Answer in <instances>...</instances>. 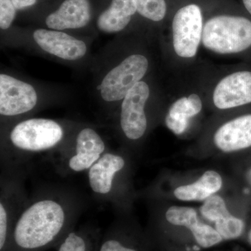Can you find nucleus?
<instances>
[{"mask_svg": "<svg viewBox=\"0 0 251 251\" xmlns=\"http://www.w3.org/2000/svg\"><path fill=\"white\" fill-rule=\"evenodd\" d=\"M76 208L69 195L55 191L27 201L15 223L6 251H45L56 248L74 229Z\"/></svg>", "mask_w": 251, "mask_h": 251, "instance_id": "f257e3e1", "label": "nucleus"}, {"mask_svg": "<svg viewBox=\"0 0 251 251\" xmlns=\"http://www.w3.org/2000/svg\"><path fill=\"white\" fill-rule=\"evenodd\" d=\"M202 40L206 49L217 53L242 52L251 46V22L238 16L211 18L203 28Z\"/></svg>", "mask_w": 251, "mask_h": 251, "instance_id": "f03ea898", "label": "nucleus"}, {"mask_svg": "<svg viewBox=\"0 0 251 251\" xmlns=\"http://www.w3.org/2000/svg\"><path fill=\"white\" fill-rule=\"evenodd\" d=\"M64 138L59 123L49 119L33 118L15 126L9 139L15 148L26 152H40L52 150Z\"/></svg>", "mask_w": 251, "mask_h": 251, "instance_id": "7ed1b4c3", "label": "nucleus"}, {"mask_svg": "<svg viewBox=\"0 0 251 251\" xmlns=\"http://www.w3.org/2000/svg\"><path fill=\"white\" fill-rule=\"evenodd\" d=\"M148 67V59L142 54L127 57L104 77L99 86L102 99L106 102L119 101L125 99L145 76Z\"/></svg>", "mask_w": 251, "mask_h": 251, "instance_id": "20e7f679", "label": "nucleus"}, {"mask_svg": "<svg viewBox=\"0 0 251 251\" xmlns=\"http://www.w3.org/2000/svg\"><path fill=\"white\" fill-rule=\"evenodd\" d=\"M173 45L179 57L190 58L197 53L202 36V16L199 6L190 4L175 14L173 23Z\"/></svg>", "mask_w": 251, "mask_h": 251, "instance_id": "39448f33", "label": "nucleus"}, {"mask_svg": "<svg viewBox=\"0 0 251 251\" xmlns=\"http://www.w3.org/2000/svg\"><path fill=\"white\" fill-rule=\"evenodd\" d=\"M150 97V88L146 82L140 81L126 95L122 104L120 125L124 133L130 140H138L148 128L145 112Z\"/></svg>", "mask_w": 251, "mask_h": 251, "instance_id": "423d86ee", "label": "nucleus"}, {"mask_svg": "<svg viewBox=\"0 0 251 251\" xmlns=\"http://www.w3.org/2000/svg\"><path fill=\"white\" fill-rule=\"evenodd\" d=\"M37 94L27 82L1 74L0 75V114L14 117L33 110L37 103Z\"/></svg>", "mask_w": 251, "mask_h": 251, "instance_id": "0eeeda50", "label": "nucleus"}, {"mask_svg": "<svg viewBox=\"0 0 251 251\" xmlns=\"http://www.w3.org/2000/svg\"><path fill=\"white\" fill-rule=\"evenodd\" d=\"M213 99L223 110L251 103V72L234 73L224 77L216 86Z\"/></svg>", "mask_w": 251, "mask_h": 251, "instance_id": "6e6552de", "label": "nucleus"}, {"mask_svg": "<svg viewBox=\"0 0 251 251\" xmlns=\"http://www.w3.org/2000/svg\"><path fill=\"white\" fill-rule=\"evenodd\" d=\"M33 37L41 49L65 60H77L87 52L85 42L62 31L36 29Z\"/></svg>", "mask_w": 251, "mask_h": 251, "instance_id": "1a4fd4ad", "label": "nucleus"}, {"mask_svg": "<svg viewBox=\"0 0 251 251\" xmlns=\"http://www.w3.org/2000/svg\"><path fill=\"white\" fill-rule=\"evenodd\" d=\"M104 153L105 145L101 137L92 128H83L77 135L75 151L68 159V168L74 173L88 171Z\"/></svg>", "mask_w": 251, "mask_h": 251, "instance_id": "9d476101", "label": "nucleus"}, {"mask_svg": "<svg viewBox=\"0 0 251 251\" xmlns=\"http://www.w3.org/2000/svg\"><path fill=\"white\" fill-rule=\"evenodd\" d=\"M125 158L116 153L105 152L88 170L91 190L100 196H110L116 175L125 168Z\"/></svg>", "mask_w": 251, "mask_h": 251, "instance_id": "9b49d317", "label": "nucleus"}, {"mask_svg": "<svg viewBox=\"0 0 251 251\" xmlns=\"http://www.w3.org/2000/svg\"><path fill=\"white\" fill-rule=\"evenodd\" d=\"M92 17L89 0H65L59 9L48 16L46 25L54 30L79 29L87 25Z\"/></svg>", "mask_w": 251, "mask_h": 251, "instance_id": "f8f14e48", "label": "nucleus"}, {"mask_svg": "<svg viewBox=\"0 0 251 251\" xmlns=\"http://www.w3.org/2000/svg\"><path fill=\"white\" fill-rule=\"evenodd\" d=\"M18 186L8 185L1 190L0 200V251H7L15 223L26 203Z\"/></svg>", "mask_w": 251, "mask_h": 251, "instance_id": "ddd939ff", "label": "nucleus"}, {"mask_svg": "<svg viewBox=\"0 0 251 251\" xmlns=\"http://www.w3.org/2000/svg\"><path fill=\"white\" fill-rule=\"evenodd\" d=\"M216 146L225 152L251 146V115L237 117L220 127L214 135Z\"/></svg>", "mask_w": 251, "mask_h": 251, "instance_id": "4468645a", "label": "nucleus"}, {"mask_svg": "<svg viewBox=\"0 0 251 251\" xmlns=\"http://www.w3.org/2000/svg\"><path fill=\"white\" fill-rule=\"evenodd\" d=\"M137 11L134 0H112L110 6L99 16L97 27L105 33L125 29Z\"/></svg>", "mask_w": 251, "mask_h": 251, "instance_id": "2eb2a0df", "label": "nucleus"}, {"mask_svg": "<svg viewBox=\"0 0 251 251\" xmlns=\"http://www.w3.org/2000/svg\"><path fill=\"white\" fill-rule=\"evenodd\" d=\"M221 175L215 171H206L193 184L175 190V197L184 201H201L207 199L222 187Z\"/></svg>", "mask_w": 251, "mask_h": 251, "instance_id": "dca6fc26", "label": "nucleus"}, {"mask_svg": "<svg viewBox=\"0 0 251 251\" xmlns=\"http://www.w3.org/2000/svg\"><path fill=\"white\" fill-rule=\"evenodd\" d=\"M100 232L93 227L72 229L56 247L57 251H97Z\"/></svg>", "mask_w": 251, "mask_h": 251, "instance_id": "f3484780", "label": "nucleus"}, {"mask_svg": "<svg viewBox=\"0 0 251 251\" xmlns=\"http://www.w3.org/2000/svg\"><path fill=\"white\" fill-rule=\"evenodd\" d=\"M126 242L120 229L112 227L100 237L97 251H140Z\"/></svg>", "mask_w": 251, "mask_h": 251, "instance_id": "a211bd4d", "label": "nucleus"}, {"mask_svg": "<svg viewBox=\"0 0 251 251\" xmlns=\"http://www.w3.org/2000/svg\"><path fill=\"white\" fill-rule=\"evenodd\" d=\"M166 218L170 224L184 226L189 228L190 230L200 223L196 211L193 208L186 206H171L167 211Z\"/></svg>", "mask_w": 251, "mask_h": 251, "instance_id": "6ab92c4d", "label": "nucleus"}, {"mask_svg": "<svg viewBox=\"0 0 251 251\" xmlns=\"http://www.w3.org/2000/svg\"><path fill=\"white\" fill-rule=\"evenodd\" d=\"M202 107L201 98L197 94H193L188 98L183 97L175 101L170 108L168 113L188 119L198 115L202 110Z\"/></svg>", "mask_w": 251, "mask_h": 251, "instance_id": "aec40b11", "label": "nucleus"}, {"mask_svg": "<svg viewBox=\"0 0 251 251\" xmlns=\"http://www.w3.org/2000/svg\"><path fill=\"white\" fill-rule=\"evenodd\" d=\"M137 11L143 17L151 21H161L166 14L165 0H134Z\"/></svg>", "mask_w": 251, "mask_h": 251, "instance_id": "412c9836", "label": "nucleus"}, {"mask_svg": "<svg viewBox=\"0 0 251 251\" xmlns=\"http://www.w3.org/2000/svg\"><path fill=\"white\" fill-rule=\"evenodd\" d=\"M216 229L223 239H234L242 235L244 229V223L242 220L229 215L216 221Z\"/></svg>", "mask_w": 251, "mask_h": 251, "instance_id": "4be33fe9", "label": "nucleus"}, {"mask_svg": "<svg viewBox=\"0 0 251 251\" xmlns=\"http://www.w3.org/2000/svg\"><path fill=\"white\" fill-rule=\"evenodd\" d=\"M201 213L206 219L213 222L229 214L224 200L218 196H212L206 200L201 208Z\"/></svg>", "mask_w": 251, "mask_h": 251, "instance_id": "5701e85b", "label": "nucleus"}, {"mask_svg": "<svg viewBox=\"0 0 251 251\" xmlns=\"http://www.w3.org/2000/svg\"><path fill=\"white\" fill-rule=\"evenodd\" d=\"M191 231L196 242L202 248H210L223 240L221 234L216 229L201 222Z\"/></svg>", "mask_w": 251, "mask_h": 251, "instance_id": "b1692460", "label": "nucleus"}, {"mask_svg": "<svg viewBox=\"0 0 251 251\" xmlns=\"http://www.w3.org/2000/svg\"><path fill=\"white\" fill-rule=\"evenodd\" d=\"M16 8L11 0H0V27L9 29L16 16Z\"/></svg>", "mask_w": 251, "mask_h": 251, "instance_id": "393cba45", "label": "nucleus"}, {"mask_svg": "<svg viewBox=\"0 0 251 251\" xmlns=\"http://www.w3.org/2000/svg\"><path fill=\"white\" fill-rule=\"evenodd\" d=\"M166 124L168 128L173 133L179 135L184 133L187 128L188 118L168 113L166 117Z\"/></svg>", "mask_w": 251, "mask_h": 251, "instance_id": "a878e982", "label": "nucleus"}, {"mask_svg": "<svg viewBox=\"0 0 251 251\" xmlns=\"http://www.w3.org/2000/svg\"><path fill=\"white\" fill-rule=\"evenodd\" d=\"M16 9H21L36 4V0H11Z\"/></svg>", "mask_w": 251, "mask_h": 251, "instance_id": "bb28decb", "label": "nucleus"}, {"mask_svg": "<svg viewBox=\"0 0 251 251\" xmlns=\"http://www.w3.org/2000/svg\"><path fill=\"white\" fill-rule=\"evenodd\" d=\"M243 2H244L246 9L251 14V0H243Z\"/></svg>", "mask_w": 251, "mask_h": 251, "instance_id": "cd10ccee", "label": "nucleus"}, {"mask_svg": "<svg viewBox=\"0 0 251 251\" xmlns=\"http://www.w3.org/2000/svg\"><path fill=\"white\" fill-rule=\"evenodd\" d=\"M247 181H249V184H250L251 186V168L250 170H249V171H248L247 174Z\"/></svg>", "mask_w": 251, "mask_h": 251, "instance_id": "c85d7f7f", "label": "nucleus"}, {"mask_svg": "<svg viewBox=\"0 0 251 251\" xmlns=\"http://www.w3.org/2000/svg\"><path fill=\"white\" fill-rule=\"evenodd\" d=\"M249 242H250V244H251V229L250 232H249Z\"/></svg>", "mask_w": 251, "mask_h": 251, "instance_id": "c756f323", "label": "nucleus"}]
</instances>
